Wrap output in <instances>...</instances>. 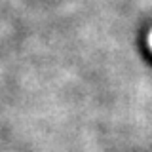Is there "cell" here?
Returning <instances> with one entry per match:
<instances>
[{"label":"cell","instance_id":"1","mask_svg":"<svg viewBox=\"0 0 152 152\" xmlns=\"http://www.w3.org/2000/svg\"><path fill=\"white\" fill-rule=\"evenodd\" d=\"M148 42H150V48H152V34L148 36Z\"/></svg>","mask_w":152,"mask_h":152}]
</instances>
